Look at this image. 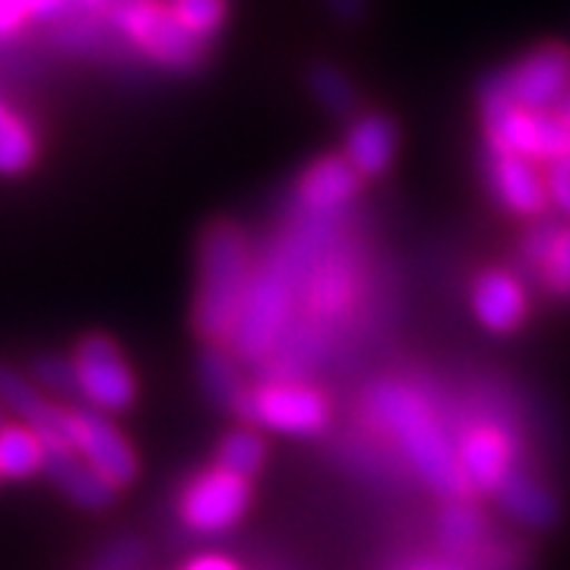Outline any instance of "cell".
<instances>
[{
  "label": "cell",
  "mask_w": 570,
  "mask_h": 570,
  "mask_svg": "<svg viewBox=\"0 0 570 570\" xmlns=\"http://www.w3.org/2000/svg\"><path fill=\"white\" fill-rule=\"evenodd\" d=\"M482 165H485L491 194L504 209L517 213V216H542L546 213L549 187H546V178L535 168V163L489 146Z\"/></svg>",
  "instance_id": "obj_11"
},
{
  "label": "cell",
  "mask_w": 570,
  "mask_h": 570,
  "mask_svg": "<svg viewBox=\"0 0 570 570\" xmlns=\"http://www.w3.org/2000/svg\"><path fill=\"white\" fill-rule=\"evenodd\" d=\"M482 513L466 504V501H453L444 508L441 513V523H438V535H441V542L448 546V549H469L479 535H482Z\"/></svg>",
  "instance_id": "obj_26"
},
{
  "label": "cell",
  "mask_w": 570,
  "mask_h": 570,
  "mask_svg": "<svg viewBox=\"0 0 570 570\" xmlns=\"http://www.w3.org/2000/svg\"><path fill=\"white\" fill-rule=\"evenodd\" d=\"M539 273H542V283L551 295L570 298V228H561L549 261L539 266Z\"/></svg>",
  "instance_id": "obj_28"
},
{
  "label": "cell",
  "mask_w": 570,
  "mask_h": 570,
  "mask_svg": "<svg viewBox=\"0 0 570 570\" xmlns=\"http://www.w3.org/2000/svg\"><path fill=\"white\" fill-rule=\"evenodd\" d=\"M70 362H73V377H77V393L86 406L99 409L105 415L127 412L134 406L137 381L121 348L115 346V340H108L102 333H89L77 343Z\"/></svg>",
  "instance_id": "obj_6"
},
{
  "label": "cell",
  "mask_w": 570,
  "mask_h": 570,
  "mask_svg": "<svg viewBox=\"0 0 570 570\" xmlns=\"http://www.w3.org/2000/svg\"><path fill=\"white\" fill-rule=\"evenodd\" d=\"M561 228H564V225H558L554 219H535L530 228V235H527V245H523V257L535 266L546 264L551 247H554L558 235H561Z\"/></svg>",
  "instance_id": "obj_30"
},
{
  "label": "cell",
  "mask_w": 570,
  "mask_h": 570,
  "mask_svg": "<svg viewBox=\"0 0 570 570\" xmlns=\"http://www.w3.org/2000/svg\"><path fill=\"white\" fill-rule=\"evenodd\" d=\"M472 305H475L479 321L489 326L491 333H510L527 317V292L510 273L491 269L475 283Z\"/></svg>",
  "instance_id": "obj_18"
},
{
  "label": "cell",
  "mask_w": 570,
  "mask_h": 570,
  "mask_svg": "<svg viewBox=\"0 0 570 570\" xmlns=\"http://www.w3.org/2000/svg\"><path fill=\"white\" fill-rule=\"evenodd\" d=\"M250 276L254 257L245 232L232 223L209 225L200 242V285L194 305V324L206 343L219 346L232 340Z\"/></svg>",
  "instance_id": "obj_3"
},
{
  "label": "cell",
  "mask_w": 570,
  "mask_h": 570,
  "mask_svg": "<svg viewBox=\"0 0 570 570\" xmlns=\"http://www.w3.org/2000/svg\"><path fill=\"white\" fill-rule=\"evenodd\" d=\"M362 175L346 163V156H326L298 178L295 200L305 213H343L358 194Z\"/></svg>",
  "instance_id": "obj_14"
},
{
  "label": "cell",
  "mask_w": 570,
  "mask_h": 570,
  "mask_svg": "<svg viewBox=\"0 0 570 570\" xmlns=\"http://www.w3.org/2000/svg\"><path fill=\"white\" fill-rule=\"evenodd\" d=\"M105 22L165 70L187 73L197 70L206 58L204 41L194 39L163 0H118Z\"/></svg>",
  "instance_id": "obj_5"
},
{
  "label": "cell",
  "mask_w": 570,
  "mask_h": 570,
  "mask_svg": "<svg viewBox=\"0 0 570 570\" xmlns=\"http://www.w3.org/2000/svg\"><path fill=\"white\" fill-rule=\"evenodd\" d=\"M7 425V422H3V406H0V428Z\"/></svg>",
  "instance_id": "obj_36"
},
{
  "label": "cell",
  "mask_w": 570,
  "mask_h": 570,
  "mask_svg": "<svg viewBox=\"0 0 570 570\" xmlns=\"http://www.w3.org/2000/svg\"><path fill=\"white\" fill-rule=\"evenodd\" d=\"M324 3L340 22H358L367 7V0H324Z\"/></svg>",
  "instance_id": "obj_33"
},
{
  "label": "cell",
  "mask_w": 570,
  "mask_h": 570,
  "mask_svg": "<svg viewBox=\"0 0 570 570\" xmlns=\"http://www.w3.org/2000/svg\"><path fill=\"white\" fill-rule=\"evenodd\" d=\"M36 159H39V137L32 124L0 102V175L7 178L22 175L36 165Z\"/></svg>",
  "instance_id": "obj_20"
},
{
  "label": "cell",
  "mask_w": 570,
  "mask_h": 570,
  "mask_svg": "<svg viewBox=\"0 0 570 570\" xmlns=\"http://www.w3.org/2000/svg\"><path fill=\"white\" fill-rule=\"evenodd\" d=\"M546 187H549V200L558 206V213L570 219V159H558L549 165Z\"/></svg>",
  "instance_id": "obj_31"
},
{
  "label": "cell",
  "mask_w": 570,
  "mask_h": 570,
  "mask_svg": "<svg viewBox=\"0 0 570 570\" xmlns=\"http://www.w3.org/2000/svg\"><path fill=\"white\" fill-rule=\"evenodd\" d=\"M456 460L463 469L469 489L479 491H498L501 482L508 479V472L513 469V456H510L508 438L494 428H472L463 434Z\"/></svg>",
  "instance_id": "obj_15"
},
{
  "label": "cell",
  "mask_w": 570,
  "mask_h": 570,
  "mask_svg": "<svg viewBox=\"0 0 570 570\" xmlns=\"http://www.w3.org/2000/svg\"><path fill=\"white\" fill-rule=\"evenodd\" d=\"M45 469V441L32 428L3 425L0 428V475L3 479H32Z\"/></svg>",
  "instance_id": "obj_21"
},
{
  "label": "cell",
  "mask_w": 570,
  "mask_h": 570,
  "mask_svg": "<svg viewBox=\"0 0 570 570\" xmlns=\"http://www.w3.org/2000/svg\"><path fill=\"white\" fill-rule=\"evenodd\" d=\"M494 82L517 108L551 115L570 99V51L561 45H542L510 70L494 73Z\"/></svg>",
  "instance_id": "obj_7"
},
{
  "label": "cell",
  "mask_w": 570,
  "mask_h": 570,
  "mask_svg": "<svg viewBox=\"0 0 570 570\" xmlns=\"http://www.w3.org/2000/svg\"><path fill=\"white\" fill-rule=\"evenodd\" d=\"M146 564V546L134 535L115 539L108 549L96 558V570H140Z\"/></svg>",
  "instance_id": "obj_29"
},
{
  "label": "cell",
  "mask_w": 570,
  "mask_h": 570,
  "mask_svg": "<svg viewBox=\"0 0 570 570\" xmlns=\"http://www.w3.org/2000/svg\"><path fill=\"white\" fill-rule=\"evenodd\" d=\"M365 412L400 441L415 472L438 494L453 498V501L466 494L469 485L456 460V450L448 441L444 428L434 422V415L428 412L419 393L393 381L371 384L365 393Z\"/></svg>",
  "instance_id": "obj_2"
},
{
  "label": "cell",
  "mask_w": 570,
  "mask_h": 570,
  "mask_svg": "<svg viewBox=\"0 0 570 570\" xmlns=\"http://www.w3.org/2000/svg\"><path fill=\"white\" fill-rule=\"evenodd\" d=\"M200 384H204L206 396L216 406L235 409L242 393H245V381L238 371V358L223 346H206L200 355Z\"/></svg>",
  "instance_id": "obj_22"
},
{
  "label": "cell",
  "mask_w": 570,
  "mask_h": 570,
  "mask_svg": "<svg viewBox=\"0 0 570 570\" xmlns=\"http://www.w3.org/2000/svg\"><path fill=\"white\" fill-rule=\"evenodd\" d=\"M558 118H561V121H564L570 127V99L564 105H561V115H558Z\"/></svg>",
  "instance_id": "obj_35"
},
{
  "label": "cell",
  "mask_w": 570,
  "mask_h": 570,
  "mask_svg": "<svg viewBox=\"0 0 570 570\" xmlns=\"http://www.w3.org/2000/svg\"><path fill=\"white\" fill-rule=\"evenodd\" d=\"M482 124L489 134V146L501 153L523 156L530 163H558L570 159V127L558 115H530L510 102L494 77L485 80L479 92Z\"/></svg>",
  "instance_id": "obj_4"
},
{
  "label": "cell",
  "mask_w": 570,
  "mask_h": 570,
  "mask_svg": "<svg viewBox=\"0 0 570 570\" xmlns=\"http://www.w3.org/2000/svg\"><path fill=\"white\" fill-rule=\"evenodd\" d=\"M184 570H238L232 561H225L219 554H206V558H197V561H190Z\"/></svg>",
  "instance_id": "obj_34"
},
{
  "label": "cell",
  "mask_w": 570,
  "mask_h": 570,
  "mask_svg": "<svg viewBox=\"0 0 570 570\" xmlns=\"http://www.w3.org/2000/svg\"><path fill=\"white\" fill-rule=\"evenodd\" d=\"M0 406L32 428L45 444H70V409L51 403L20 371L0 365Z\"/></svg>",
  "instance_id": "obj_12"
},
{
  "label": "cell",
  "mask_w": 570,
  "mask_h": 570,
  "mask_svg": "<svg viewBox=\"0 0 570 570\" xmlns=\"http://www.w3.org/2000/svg\"><path fill=\"white\" fill-rule=\"evenodd\" d=\"M250 504V485L242 475L225 469H209L187 482L181 494V520L194 532L216 535L235 527Z\"/></svg>",
  "instance_id": "obj_10"
},
{
  "label": "cell",
  "mask_w": 570,
  "mask_h": 570,
  "mask_svg": "<svg viewBox=\"0 0 570 570\" xmlns=\"http://www.w3.org/2000/svg\"><path fill=\"white\" fill-rule=\"evenodd\" d=\"M168 7H171L175 20L204 45H209L223 32L225 17H228V0H171Z\"/></svg>",
  "instance_id": "obj_25"
},
{
  "label": "cell",
  "mask_w": 570,
  "mask_h": 570,
  "mask_svg": "<svg viewBox=\"0 0 570 570\" xmlns=\"http://www.w3.org/2000/svg\"><path fill=\"white\" fill-rule=\"evenodd\" d=\"M343 213H305L285 225L254 266L238 324L232 330V355L242 362H266L292 324V311L305 295L307 279L333 247L340 245Z\"/></svg>",
  "instance_id": "obj_1"
},
{
  "label": "cell",
  "mask_w": 570,
  "mask_h": 570,
  "mask_svg": "<svg viewBox=\"0 0 570 570\" xmlns=\"http://www.w3.org/2000/svg\"><path fill=\"white\" fill-rule=\"evenodd\" d=\"M307 89L311 96L321 102V108H326L330 115L336 118H348L355 108H358V92L348 80L346 73L333 63H317L311 73H307Z\"/></svg>",
  "instance_id": "obj_23"
},
{
  "label": "cell",
  "mask_w": 570,
  "mask_h": 570,
  "mask_svg": "<svg viewBox=\"0 0 570 570\" xmlns=\"http://www.w3.org/2000/svg\"><path fill=\"white\" fill-rule=\"evenodd\" d=\"M41 472L82 510H105L118 501V485L99 475L70 444H45Z\"/></svg>",
  "instance_id": "obj_13"
},
{
  "label": "cell",
  "mask_w": 570,
  "mask_h": 570,
  "mask_svg": "<svg viewBox=\"0 0 570 570\" xmlns=\"http://www.w3.org/2000/svg\"><path fill=\"white\" fill-rule=\"evenodd\" d=\"M266 448L261 441L257 431L250 428H238V431H228L219 444V453H216V466L232 472V475H242V479H250L257 469L264 466Z\"/></svg>",
  "instance_id": "obj_24"
},
{
  "label": "cell",
  "mask_w": 570,
  "mask_h": 570,
  "mask_svg": "<svg viewBox=\"0 0 570 570\" xmlns=\"http://www.w3.org/2000/svg\"><path fill=\"white\" fill-rule=\"evenodd\" d=\"M32 377L41 393H77L73 362L63 355H39L32 362Z\"/></svg>",
  "instance_id": "obj_27"
},
{
  "label": "cell",
  "mask_w": 570,
  "mask_h": 570,
  "mask_svg": "<svg viewBox=\"0 0 570 570\" xmlns=\"http://www.w3.org/2000/svg\"><path fill=\"white\" fill-rule=\"evenodd\" d=\"M0 479H3V475H0Z\"/></svg>",
  "instance_id": "obj_37"
},
{
  "label": "cell",
  "mask_w": 570,
  "mask_h": 570,
  "mask_svg": "<svg viewBox=\"0 0 570 570\" xmlns=\"http://www.w3.org/2000/svg\"><path fill=\"white\" fill-rule=\"evenodd\" d=\"M70 448L118 489L137 479V469H140L137 453L121 434V428L99 409H70Z\"/></svg>",
  "instance_id": "obj_9"
},
{
  "label": "cell",
  "mask_w": 570,
  "mask_h": 570,
  "mask_svg": "<svg viewBox=\"0 0 570 570\" xmlns=\"http://www.w3.org/2000/svg\"><path fill=\"white\" fill-rule=\"evenodd\" d=\"M235 412L250 425L283 431V434H317L326 425V400L314 387L295 381H273L264 387L245 390Z\"/></svg>",
  "instance_id": "obj_8"
},
{
  "label": "cell",
  "mask_w": 570,
  "mask_h": 570,
  "mask_svg": "<svg viewBox=\"0 0 570 570\" xmlns=\"http://www.w3.org/2000/svg\"><path fill=\"white\" fill-rule=\"evenodd\" d=\"M352 292H355V254L340 242L307 279L305 298L311 317L326 321L343 314L352 302Z\"/></svg>",
  "instance_id": "obj_16"
},
{
  "label": "cell",
  "mask_w": 570,
  "mask_h": 570,
  "mask_svg": "<svg viewBox=\"0 0 570 570\" xmlns=\"http://www.w3.org/2000/svg\"><path fill=\"white\" fill-rule=\"evenodd\" d=\"M494 494H498V501L504 504L510 517H517L527 527L546 530V527H551L558 520V504H554L549 489L539 485L532 475L520 472V469H510L508 479L501 482V489L494 491Z\"/></svg>",
  "instance_id": "obj_19"
},
{
  "label": "cell",
  "mask_w": 570,
  "mask_h": 570,
  "mask_svg": "<svg viewBox=\"0 0 570 570\" xmlns=\"http://www.w3.org/2000/svg\"><path fill=\"white\" fill-rule=\"evenodd\" d=\"M29 20H61L73 13V0H22Z\"/></svg>",
  "instance_id": "obj_32"
},
{
  "label": "cell",
  "mask_w": 570,
  "mask_h": 570,
  "mask_svg": "<svg viewBox=\"0 0 570 570\" xmlns=\"http://www.w3.org/2000/svg\"><path fill=\"white\" fill-rule=\"evenodd\" d=\"M396 146H400L396 124L384 115H365L348 127L346 163L362 178H381L396 156Z\"/></svg>",
  "instance_id": "obj_17"
}]
</instances>
